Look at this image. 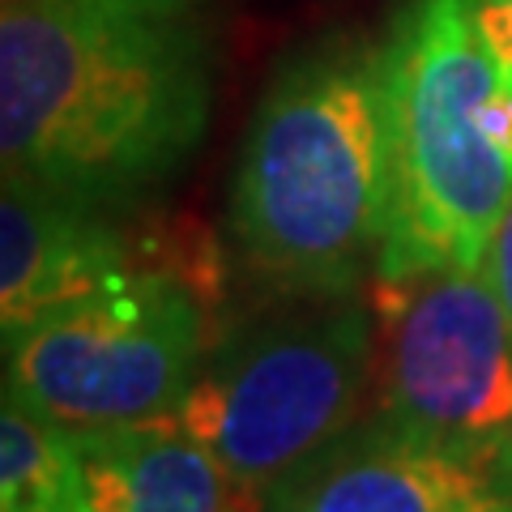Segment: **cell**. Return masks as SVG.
<instances>
[{"label":"cell","mask_w":512,"mask_h":512,"mask_svg":"<svg viewBox=\"0 0 512 512\" xmlns=\"http://www.w3.org/2000/svg\"><path fill=\"white\" fill-rule=\"evenodd\" d=\"M210 99L205 0H5V175L124 210L192 158Z\"/></svg>","instance_id":"obj_1"},{"label":"cell","mask_w":512,"mask_h":512,"mask_svg":"<svg viewBox=\"0 0 512 512\" xmlns=\"http://www.w3.org/2000/svg\"><path fill=\"white\" fill-rule=\"evenodd\" d=\"M380 43H320L282 64L252 111L227 197L239 269L286 303L350 299L389 239Z\"/></svg>","instance_id":"obj_2"},{"label":"cell","mask_w":512,"mask_h":512,"mask_svg":"<svg viewBox=\"0 0 512 512\" xmlns=\"http://www.w3.org/2000/svg\"><path fill=\"white\" fill-rule=\"evenodd\" d=\"M389 239L376 295L487 261L512 205V73L474 0H410L380 43Z\"/></svg>","instance_id":"obj_3"},{"label":"cell","mask_w":512,"mask_h":512,"mask_svg":"<svg viewBox=\"0 0 512 512\" xmlns=\"http://www.w3.org/2000/svg\"><path fill=\"white\" fill-rule=\"evenodd\" d=\"M380 312L363 295L291 303L210 346L171 419L261 512L372 406Z\"/></svg>","instance_id":"obj_4"},{"label":"cell","mask_w":512,"mask_h":512,"mask_svg":"<svg viewBox=\"0 0 512 512\" xmlns=\"http://www.w3.org/2000/svg\"><path fill=\"white\" fill-rule=\"evenodd\" d=\"M5 342V393L73 431L163 419L210 355L205 295L180 269L77 299Z\"/></svg>","instance_id":"obj_5"},{"label":"cell","mask_w":512,"mask_h":512,"mask_svg":"<svg viewBox=\"0 0 512 512\" xmlns=\"http://www.w3.org/2000/svg\"><path fill=\"white\" fill-rule=\"evenodd\" d=\"M372 414L461 444H512V316L487 265L384 291Z\"/></svg>","instance_id":"obj_6"},{"label":"cell","mask_w":512,"mask_h":512,"mask_svg":"<svg viewBox=\"0 0 512 512\" xmlns=\"http://www.w3.org/2000/svg\"><path fill=\"white\" fill-rule=\"evenodd\" d=\"M261 512H512V444H461L367 410Z\"/></svg>","instance_id":"obj_7"},{"label":"cell","mask_w":512,"mask_h":512,"mask_svg":"<svg viewBox=\"0 0 512 512\" xmlns=\"http://www.w3.org/2000/svg\"><path fill=\"white\" fill-rule=\"evenodd\" d=\"M175 256L120 222V210H99L22 175L0 188V338L35 325L77 299L111 286L171 274ZM188 274V269H180Z\"/></svg>","instance_id":"obj_8"},{"label":"cell","mask_w":512,"mask_h":512,"mask_svg":"<svg viewBox=\"0 0 512 512\" xmlns=\"http://www.w3.org/2000/svg\"><path fill=\"white\" fill-rule=\"evenodd\" d=\"M77 512H248L201 440L163 419L77 431Z\"/></svg>","instance_id":"obj_9"},{"label":"cell","mask_w":512,"mask_h":512,"mask_svg":"<svg viewBox=\"0 0 512 512\" xmlns=\"http://www.w3.org/2000/svg\"><path fill=\"white\" fill-rule=\"evenodd\" d=\"M77 431L5 393L0 402V512H77Z\"/></svg>","instance_id":"obj_10"},{"label":"cell","mask_w":512,"mask_h":512,"mask_svg":"<svg viewBox=\"0 0 512 512\" xmlns=\"http://www.w3.org/2000/svg\"><path fill=\"white\" fill-rule=\"evenodd\" d=\"M474 9H478V26L487 35V47L512 73V0H474Z\"/></svg>","instance_id":"obj_11"},{"label":"cell","mask_w":512,"mask_h":512,"mask_svg":"<svg viewBox=\"0 0 512 512\" xmlns=\"http://www.w3.org/2000/svg\"><path fill=\"white\" fill-rule=\"evenodd\" d=\"M483 265H487L495 291H500L504 308H508V316H512V205H508V214H504V222H500V231H495V239H491Z\"/></svg>","instance_id":"obj_12"}]
</instances>
